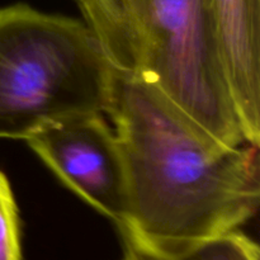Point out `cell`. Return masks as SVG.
<instances>
[{"label": "cell", "mask_w": 260, "mask_h": 260, "mask_svg": "<svg viewBox=\"0 0 260 260\" xmlns=\"http://www.w3.org/2000/svg\"><path fill=\"white\" fill-rule=\"evenodd\" d=\"M107 114L128 185L119 233L177 250L239 230L255 215L259 146L221 144L156 86L117 70Z\"/></svg>", "instance_id": "1"}, {"label": "cell", "mask_w": 260, "mask_h": 260, "mask_svg": "<svg viewBox=\"0 0 260 260\" xmlns=\"http://www.w3.org/2000/svg\"><path fill=\"white\" fill-rule=\"evenodd\" d=\"M76 4L114 70L151 83L221 144H248L210 0H80Z\"/></svg>", "instance_id": "2"}, {"label": "cell", "mask_w": 260, "mask_h": 260, "mask_svg": "<svg viewBox=\"0 0 260 260\" xmlns=\"http://www.w3.org/2000/svg\"><path fill=\"white\" fill-rule=\"evenodd\" d=\"M114 69L85 22L0 8V139L25 140L75 114H107Z\"/></svg>", "instance_id": "3"}, {"label": "cell", "mask_w": 260, "mask_h": 260, "mask_svg": "<svg viewBox=\"0 0 260 260\" xmlns=\"http://www.w3.org/2000/svg\"><path fill=\"white\" fill-rule=\"evenodd\" d=\"M61 182L117 228L128 215V185L121 146L102 113L46 124L25 140Z\"/></svg>", "instance_id": "4"}, {"label": "cell", "mask_w": 260, "mask_h": 260, "mask_svg": "<svg viewBox=\"0 0 260 260\" xmlns=\"http://www.w3.org/2000/svg\"><path fill=\"white\" fill-rule=\"evenodd\" d=\"M246 142L260 144V0H210Z\"/></svg>", "instance_id": "5"}, {"label": "cell", "mask_w": 260, "mask_h": 260, "mask_svg": "<svg viewBox=\"0 0 260 260\" xmlns=\"http://www.w3.org/2000/svg\"><path fill=\"white\" fill-rule=\"evenodd\" d=\"M124 251L132 260H260L255 241L239 230L213 236L177 250H160L121 234Z\"/></svg>", "instance_id": "6"}, {"label": "cell", "mask_w": 260, "mask_h": 260, "mask_svg": "<svg viewBox=\"0 0 260 260\" xmlns=\"http://www.w3.org/2000/svg\"><path fill=\"white\" fill-rule=\"evenodd\" d=\"M0 260H22L18 210L7 177L0 172Z\"/></svg>", "instance_id": "7"}, {"label": "cell", "mask_w": 260, "mask_h": 260, "mask_svg": "<svg viewBox=\"0 0 260 260\" xmlns=\"http://www.w3.org/2000/svg\"><path fill=\"white\" fill-rule=\"evenodd\" d=\"M122 260H132V258H131V255H129V254L127 253V251H124L123 259H122Z\"/></svg>", "instance_id": "8"}, {"label": "cell", "mask_w": 260, "mask_h": 260, "mask_svg": "<svg viewBox=\"0 0 260 260\" xmlns=\"http://www.w3.org/2000/svg\"><path fill=\"white\" fill-rule=\"evenodd\" d=\"M74 2H75V3H78V2H80V0H74Z\"/></svg>", "instance_id": "9"}]
</instances>
